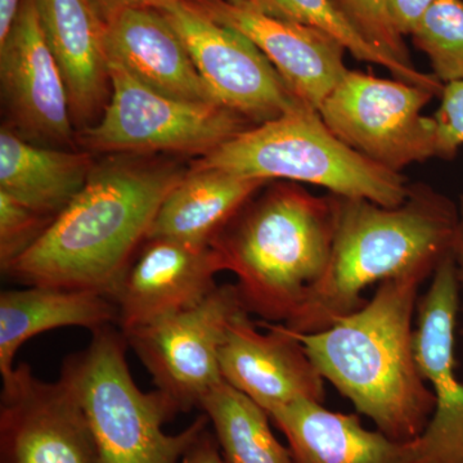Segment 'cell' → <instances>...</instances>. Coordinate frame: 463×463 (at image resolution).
I'll use <instances>...</instances> for the list:
<instances>
[{
	"label": "cell",
	"mask_w": 463,
	"mask_h": 463,
	"mask_svg": "<svg viewBox=\"0 0 463 463\" xmlns=\"http://www.w3.org/2000/svg\"><path fill=\"white\" fill-rule=\"evenodd\" d=\"M335 196V194H334ZM330 260L318 283L285 326L312 334L361 309L365 288L417 268L437 269L453 252L458 203L425 183L410 185L394 207L335 196Z\"/></svg>",
	"instance_id": "3"
},
{
	"label": "cell",
	"mask_w": 463,
	"mask_h": 463,
	"mask_svg": "<svg viewBox=\"0 0 463 463\" xmlns=\"http://www.w3.org/2000/svg\"><path fill=\"white\" fill-rule=\"evenodd\" d=\"M111 97L99 123L78 133L90 154L205 156L254 124L221 103L170 99L109 60Z\"/></svg>",
	"instance_id": "7"
},
{
	"label": "cell",
	"mask_w": 463,
	"mask_h": 463,
	"mask_svg": "<svg viewBox=\"0 0 463 463\" xmlns=\"http://www.w3.org/2000/svg\"><path fill=\"white\" fill-rule=\"evenodd\" d=\"M214 246L172 239H147L109 298L124 335L199 306L224 272Z\"/></svg>",
	"instance_id": "14"
},
{
	"label": "cell",
	"mask_w": 463,
	"mask_h": 463,
	"mask_svg": "<svg viewBox=\"0 0 463 463\" xmlns=\"http://www.w3.org/2000/svg\"><path fill=\"white\" fill-rule=\"evenodd\" d=\"M236 283L218 285L199 306L125 335L160 392L181 412L223 381L221 350L231 326L248 315ZM250 315V313H249Z\"/></svg>",
	"instance_id": "9"
},
{
	"label": "cell",
	"mask_w": 463,
	"mask_h": 463,
	"mask_svg": "<svg viewBox=\"0 0 463 463\" xmlns=\"http://www.w3.org/2000/svg\"><path fill=\"white\" fill-rule=\"evenodd\" d=\"M118 323V307L109 295L90 289L27 286L0 294V374L14 373L18 349L56 328L78 326L97 332Z\"/></svg>",
	"instance_id": "20"
},
{
	"label": "cell",
	"mask_w": 463,
	"mask_h": 463,
	"mask_svg": "<svg viewBox=\"0 0 463 463\" xmlns=\"http://www.w3.org/2000/svg\"><path fill=\"white\" fill-rule=\"evenodd\" d=\"M434 118L439 127V158L450 160L463 146V81L444 85Z\"/></svg>",
	"instance_id": "28"
},
{
	"label": "cell",
	"mask_w": 463,
	"mask_h": 463,
	"mask_svg": "<svg viewBox=\"0 0 463 463\" xmlns=\"http://www.w3.org/2000/svg\"><path fill=\"white\" fill-rule=\"evenodd\" d=\"M336 225L334 194L269 182L216 234L212 245L250 315L288 323L322 279Z\"/></svg>",
	"instance_id": "4"
},
{
	"label": "cell",
	"mask_w": 463,
	"mask_h": 463,
	"mask_svg": "<svg viewBox=\"0 0 463 463\" xmlns=\"http://www.w3.org/2000/svg\"><path fill=\"white\" fill-rule=\"evenodd\" d=\"M288 439L294 463H420L416 440L398 441L367 430L355 414L298 401L270 411Z\"/></svg>",
	"instance_id": "19"
},
{
	"label": "cell",
	"mask_w": 463,
	"mask_h": 463,
	"mask_svg": "<svg viewBox=\"0 0 463 463\" xmlns=\"http://www.w3.org/2000/svg\"><path fill=\"white\" fill-rule=\"evenodd\" d=\"M199 408L214 428L225 463H294L288 447L274 437L267 411L224 380Z\"/></svg>",
	"instance_id": "23"
},
{
	"label": "cell",
	"mask_w": 463,
	"mask_h": 463,
	"mask_svg": "<svg viewBox=\"0 0 463 463\" xmlns=\"http://www.w3.org/2000/svg\"><path fill=\"white\" fill-rule=\"evenodd\" d=\"M96 166L93 154L35 145L3 124L0 192L56 218L78 196Z\"/></svg>",
	"instance_id": "21"
},
{
	"label": "cell",
	"mask_w": 463,
	"mask_h": 463,
	"mask_svg": "<svg viewBox=\"0 0 463 463\" xmlns=\"http://www.w3.org/2000/svg\"><path fill=\"white\" fill-rule=\"evenodd\" d=\"M152 8L179 33L216 102L254 125L307 106L243 33L216 23L185 0Z\"/></svg>",
	"instance_id": "10"
},
{
	"label": "cell",
	"mask_w": 463,
	"mask_h": 463,
	"mask_svg": "<svg viewBox=\"0 0 463 463\" xmlns=\"http://www.w3.org/2000/svg\"><path fill=\"white\" fill-rule=\"evenodd\" d=\"M56 218L42 214L0 192V268L2 272L33 248Z\"/></svg>",
	"instance_id": "27"
},
{
	"label": "cell",
	"mask_w": 463,
	"mask_h": 463,
	"mask_svg": "<svg viewBox=\"0 0 463 463\" xmlns=\"http://www.w3.org/2000/svg\"><path fill=\"white\" fill-rule=\"evenodd\" d=\"M268 183L224 170L190 167L158 207L147 239L210 245L241 207Z\"/></svg>",
	"instance_id": "22"
},
{
	"label": "cell",
	"mask_w": 463,
	"mask_h": 463,
	"mask_svg": "<svg viewBox=\"0 0 463 463\" xmlns=\"http://www.w3.org/2000/svg\"><path fill=\"white\" fill-rule=\"evenodd\" d=\"M191 167L264 179L307 183L331 194L394 207L407 199L410 183L350 148L328 129L316 109L303 108L254 125L219 146Z\"/></svg>",
	"instance_id": "5"
},
{
	"label": "cell",
	"mask_w": 463,
	"mask_h": 463,
	"mask_svg": "<svg viewBox=\"0 0 463 463\" xmlns=\"http://www.w3.org/2000/svg\"><path fill=\"white\" fill-rule=\"evenodd\" d=\"M459 288L450 252L432 273L430 288L417 306L414 353L435 397L430 422L416 439L420 463H463V383L457 379L455 359Z\"/></svg>",
	"instance_id": "13"
},
{
	"label": "cell",
	"mask_w": 463,
	"mask_h": 463,
	"mask_svg": "<svg viewBox=\"0 0 463 463\" xmlns=\"http://www.w3.org/2000/svg\"><path fill=\"white\" fill-rule=\"evenodd\" d=\"M181 463H225L215 435L205 430L183 456Z\"/></svg>",
	"instance_id": "31"
},
{
	"label": "cell",
	"mask_w": 463,
	"mask_h": 463,
	"mask_svg": "<svg viewBox=\"0 0 463 463\" xmlns=\"http://www.w3.org/2000/svg\"><path fill=\"white\" fill-rule=\"evenodd\" d=\"M21 3L23 0H0V42L5 41L14 25Z\"/></svg>",
	"instance_id": "32"
},
{
	"label": "cell",
	"mask_w": 463,
	"mask_h": 463,
	"mask_svg": "<svg viewBox=\"0 0 463 463\" xmlns=\"http://www.w3.org/2000/svg\"><path fill=\"white\" fill-rule=\"evenodd\" d=\"M128 341L112 326L93 332L84 352L66 362L61 376L83 408L100 463H178L206 430L205 413L178 434L164 425L181 412L165 392H145L134 383Z\"/></svg>",
	"instance_id": "6"
},
{
	"label": "cell",
	"mask_w": 463,
	"mask_h": 463,
	"mask_svg": "<svg viewBox=\"0 0 463 463\" xmlns=\"http://www.w3.org/2000/svg\"><path fill=\"white\" fill-rule=\"evenodd\" d=\"M185 2L254 43L298 99L316 111L349 71L344 63L346 48L315 27L269 16L228 0Z\"/></svg>",
	"instance_id": "16"
},
{
	"label": "cell",
	"mask_w": 463,
	"mask_h": 463,
	"mask_svg": "<svg viewBox=\"0 0 463 463\" xmlns=\"http://www.w3.org/2000/svg\"><path fill=\"white\" fill-rule=\"evenodd\" d=\"M458 210L459 221L458 227H457L455 246H453V254H455L457 272H458L459 286H461L463 291V194L461 197H459Z\"/></svg>",
	"instance_id": "33"
},
{
	"label": "cell",
	"mask_w": 463,
	"mask_h": 463,
	"mask_svg": "<svg viewBox=\"0 0 463 463\" xmlns=\"http://www.w3.org/2000/svg\"><path fill=\"white\" fill-rule=\"evenodd\" d=\"M434 272L417 268L381 282L361 309L326 330L289 328L323 379L398 441L416 440L435 410L434 392L417 365L412 327L420 288Z\"/></svg>",
	"instance_id": "2"
},
{
	"label": "cell",
	"mask_w": 463,
	"mask_h": 463,
	"mask_svg": "<svg viewBox=\"0 0 463 463\" xmlns=\"http://www.w3.org/2000/svg\"><path fill=\"white\" fill-rule=\"evenodd\" d=\"M2 463H100L83 408L62 376L45 383L21 364L3 381Z\"/></svg>",
	"instance_id": "11"
},
{
	"label": "cell",
	"mask_w": 463,
	"mask_h": 463,
	"mask_svg": "<svg viewBox=\"0 0 463 463\" xmlns=\"http://www.w3.org/2000/svg\"><path fill=\"white\" fill-rule=\"evenodd\" d=\"M56 58L76 133L97 124L111 97L106 21L94 0H33Z\"/></svg>",
	"instance_id": "17"
},
{
	"label": "cell",
	"mask_w": 463,
	"mask_h": 463,
	"mask_svg": "<svg viewBox=\"0 0 463 463\" xmlns=\"http://www.w3.org/2000/svg\"><path fill=\"white\" fill-rule=\"evenodd\" d=\"M259 12L321 30L339 41L356 60L383 67L398 80L421 85L438 94L444 90V84L434 75L419 71L416 67L402 65L374 50L350 25L332 0H259Z\"/></svg>",
	"instance_id": "24"
},
{
	"label": "cell",
	"mask_w": 463,
	"mask_h": 463,
	"mask_svg": "<svg viewBox=\"0 0 463 463\" xmlns=\"http://www.w3.org/2000/svg\"><path fill=\"white\" fill-rule=\"evenodd\" d=\"M365 42L395 62L414 67L404 36L395 30L385 0H332Z\"/></svg>",
	"instance_id": "26"
},
{
	"label": "cell",
	"mask_w": 463,
	"mask_h": 463,
	"mask_svg": "<svg viewBox=\"0 0 463 463\" xmlns=\"http://www.w3.org/2000/svg\"><path fill=\"white\" fill-rule=\"evenodd\" d=\"M97 7H99L100 14L103 18L111 16L115 12L121 11L125 8H146L156 7V5H164V3L179 2V0H94ZM233 5H241V7L255 9L259 11L258 0H228Z\"/></svg>",
	"instance_id": "30"
},
{
	"label": "cell",
	"mask_w": 463,
	"mask_h": 463,
	"mask_svg": "<svg viewBox=\"0 0 463 463\" xmlns=\"http://www.w3.org/2000/svg\"><path fill=\"white\" fill-rule=\"evenodd\" d=\"M411 36L441 84L463 81V0H437Z\"/></svg>",
	"instance_id": "25"
},
{
	"label": "cell",
	"mask_w": 463,
	"mask_h": 463,
	"mask_svg": "<svg viewBox=\"0 0 463 463\" xmlns=\"http://www.w3.org/2000/svg\"><path fill=\"white\" fill-rule=\"evenodd\" d=\"M437 91L347 71L323 100L318 114L337 138L381 167H404L439 157V127L422 109Z\"/></svg>",
	"instance_id": "8"
},
{
	"label": "cell",
	"mask_w": 463,
	"mask_h": 463,
	"mask_svg": "<svg viewBox=\"0 0 463 463\" xmlns=\"http://www.w3.org/2000/svg\"><path fill=\"white\" fill-rule=\"evenodd\" d=\"M437 0H385L392 26L402 36L411 35L423 14Z\"/></svg>",
	"instance_id": "29"
},
{
	"label": "cell",
	"mask_w": 463,
	"mask_h": 463,
	"mask_svg": "<svg viewBox=\"0 0 463 463\" xmlns=\"http://www.w3.org/2000/svg\"><path fill=\"white\" fill-rule=\"evenodd\" d=\"M219 364L225 383L267 413L298 401L325 402L326 380L283 323L241 316L228 331Z\"/></svg>",
	"instance_id": "15"
},
{
	"label": "cell",
	"mask_w": 463,
	"mask_h": 463,
	"mask_svg": "<svg viewBox=\"0 0 463 463\" xmlns=\"http://www.w3.org/2000/svg\"><path fill=\"white\" fill-rule=\"evenodd\" d=\"M109 60L158 93L187 102L218 103L181 36L155 8H125L106 18Z\"/></svg>",
	"instance_id": "18"
},
{
	"label": "cell",
	"mask_w": 463,
	"mask_h": 463,
	"mask_svg": "<svg viewBox=\"0 0 463 463\" xmlns=\"http://www.w3.org/2000/svg\"><path fill=\"white\" fill-rule=\"evenodd\" d=\"M187 172L154 155H109L41 240L3 273L26 286L109 297L147 240L158 207Z\"/></svg>",
	"instance_id": "1"
},
{
	"label": "cell",
	"mask_w": 463,
	"mask_h": 463,
	"mask_svg": "<svg viewBox=\"0 0 463 463\" xmlns=\"http://www.w3.org/2000/svg\"><path fill=\"white\" fill-rule=\"evenodd\" d=\"M0 87L7 125L26 141L75 149L78 133L69 97L33 0H23L14 25L0 42Z\"/></svg>",
	"instance_id": "12"
}]
</instances>
